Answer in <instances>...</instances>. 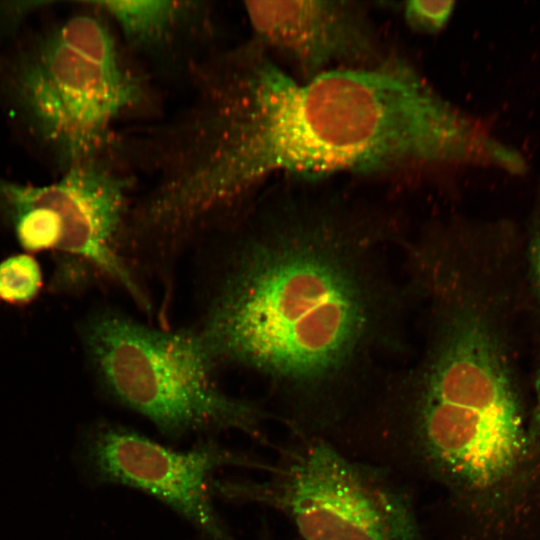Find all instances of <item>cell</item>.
I'll return each instance as SVG.
<instances>
[{"mask_svg":"<svg viewBox=\"0 0 540 540\" xmlns=\"http://www.w3.org/2000/svg\"><path fill=\"white\" fill-rule=\"evenodd\" d=\"M254 43L301 81L339 68L369 67L388 55L365 3L354 0L245 1Z\"/></svg>","mask_w":540,"mask_h":540,"instance_id":"ba28073f","label":"cell"},{"mask_svg":"<svg viewBox=\"0 0 540 540\" xmlns=\"http://www.w3.org/2000/svg\"><path fill=\"white\" fill-rule=\"evenodd\" d=\"M83 339L106 392L164 435L223 430L260 435L267 413L224 392L218 366L193 328H154L104 309L86 322Z\"/></svg>","mask_w":540,"mask_h":540,"instance_id":"277c9868","label":"cell"},{"mask_svg":"<svg viewBox=\"0 0 540 540\" xmlns=\"http://www.w3.org/2000/svg\"><path fill=\"white\" fill-rule=\"evenodd\" d=\"M41 286V269L31 255H13L0 263V300L9 304L29 303Z\"/></svg>","mask_w":540,"mask_h":540,"instance_id":"8fae6325","label":"cell"},{"mask_svg":"<svg viewBox=\"0 0 540 540\" xmlns=\"http://www.w3.org/2000/svg\"><path fill=\"white\" fill-rule=\"evenodd\" d=\"M16 104L65 165L93 162L120 116L139 100L109 27L94 14L66 19L21 56L11 76Z\"/></svg>","mask_w":540,"mask_h":540,"instance_id":"5b68a950","label":"cell"},{"mask_svg":"<svg viewBox=\"0 0 540 540\" xmlns=\"http://www.w3.org/2000/svg\"><path fill=\"white\" fill-rule=\"evenodd\" d=\"M523 236L529 320L534 325L532 376L535 404L530 438L540 440V177L536 183L527 230L523 232Z\"/></svg>","mask_w":540,"mask_h":540,"instance_id":"30bf717a","label":"cell"},{"mask_svg":"<svg viewBox=\"0 0 540 540\" xmlns=\"http://www.w3.org/2000/svg\"><path fill=\"white\" fill-rule=\"evenodd\" d=\"M86 456L97 480L158 498L212 540H231L213 505L214 473L226 466L270 468L215 443L179 451L110 424L91 433Z\"/></svg>","mask_w":540,"mask_h":540,"instance_id":"52a82bcc","label":"cell"},{"mask_svg":"<svg viewBox=\"0 0 540 540\" xmlns=\"http://www.w3.org/2000/svg\"><path fill=\"white\" fill-rule=\"evenodd\" d=\"M390 208L339 195L251 208L203 244L193 328L218 367L262 376L294 401H319L384 379L383 352L413 299L387 248L402 244Z\"/></svg>","mask_w":540,"mask_h":540,"instance_id":"6da1fadb","label":"cell"},{"mask_svg":"<svg viewBox=\"0 0 540 540\" xmlns=\"http://www.w3.org/2000/svg\"><path fill=\"white\" fill-rule=\"evenodd\" d=\"M415 365L391 374L428 464L472 501L490 503L523 455L522 338L502 314L453 305L425 321Z\"/></svg>","mask_w":540,"mask_h":540,"instance_id":"3957f363","label":"cell"},{"mask_svg":"<svg viewBox=\"0 0 540 540\" xmlns=\"http://www.w3.org/2000/svg\"><path fill=\"white\" fill-rule=\"evenodd\" d=\"M452 0H410L401 7L405 23L417 33L433 35L441 32L454 12Z\"/></svg>","mask_w":540,"mask_h":540,"instance_id":"7c38bea8","label":"cell"},{"mask_svg":"<svg viewBox=\"0 0 540 540\" xmlns=\"http://www.w3.org/2000/svg\"><path fill=\"white\" fill-rule=\"evenodd\" d=\"M117 24L135 49L156 52L172 46L200 20V3L169 0L93 2Z\"/></svg>","mask_w":540,"mask_h":540,"instance_id":"9c48e42d","label":"cell"},{"mask_svg":"<svg viewBox=\"0 0 540 540\" xmlns=\"http://www.w3.org/2000/svg\"><path fill=\"white\" fill-rule=\"evenodd\" d=\"M219 139L243 186L414 167L529 170L524 154L439 94L406 60L339 68L301 81L259 55L224 100Z\"/></svg>","mask_w":540,"mask_h":540,"instance_id":"7a4b0ae2","label":"cell"},{"mask_svg":"<svg viewBox=\"0 0 540 540\" xmlns=\"http://www.w3.org/2000/svg\"><path fill=\"white\" fill-rule=\"evenodd\" d=\"M262 482H213L230 500L285 514L304 540H423L408 497L383 475L322 441L288 450Z\"/></svg>","mask_w":540,"mask_h":540,"instance_id":"8992f818","label":"cell"}]
</instances>
